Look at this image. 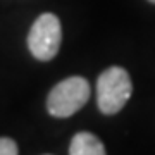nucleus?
<instances>
[{
  "instance_id": "2",
  "label": "nucleus",
  "mask_w": 155,
  "mask_h": 155,
  "mask_svg": "<svg viewBox=\"0 0 155 155\" xmlns=\"http://www.w3.org/2000/svg\"><path fill=\"white\" fill-rule=\"evenodd\" d=\"M90 93L91 88L84 78L71 76L50 90L47 97V109L54 117H69L88 102Z\"/></svg>"
},
{
  "instance_id": "4",
  "label": "nucleus",
  "mask_w": 155,
  "mask_h": 155,
  "mask_svg": "<svg viewBox=\"0 0 155 155\" xmlns=\"http://www.w3.org/2000/svg\"><path fill=\"white\" fill-rule=\"evenodd\" d=\"M69 155H107L98 136L88 131L76 133L69 145Z\"/></svg>"
},
{
  "instance_id": "3",
  "label": "nucleus",
  "mask_w": 155,
  "mask_h": 155,
  "mask_svg": "<svg viewBox=\"0 0 155 155\" xmlns=\"http://www.w3.org/2000/svg\"><path fill=\"white\" fill-rule=\"evenodd\" d=\"M62 41L61 21L55 14L45 12L33 22L28 35V48L38 61H52L59 54Z\"/></svg>"
},
{
  "instance_id": "6",
  "label": "nucleus",
  "mask_w": 155,
  "mask_h": 155,
  "mask_svg": "<svg viewBox=\"0 0 155 155\" xmlns=\"http://www.w3.org/2000/svg\"><path fill=\"white\" fill-rule=\"evenodd\" d=\"M148 2H152V4H155V0H148Z\"/></svg>"
},
{
  "instance_id": "1",
  "label": "nucleus",
  "mask_w": 155,
  "mask_h": 155,
  "mask_svg": "<svg viewBox=\"0 0 155 155\" xmlns=\"http://www.w3.org/2000/svg\"><path fill=\"white\" fill-rule=\"evenodd\" d=\"M133 93V83L126 69L112 66L97 79V105L104 114H117Z\"/></svg>"
},
{
  "instance_id": "5",
  "label": "nucleus",
  "mask_w": 155,
  "mask_h": 155,
  "mask_svg": "<svg viewBox=\"0 0 155 155\" xmlns=\"http://www.w3.org/2000/svg\"><path fill=\"white\" fill-rule=\"evenodd\" d=\"M0 155H17V145L14 140L2 136L0 138Z\"/></svg>"
}]
</instances>
